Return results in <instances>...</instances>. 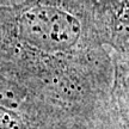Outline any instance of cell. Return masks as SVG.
I'll list each match as a JSON object with an SVG mask.
<instances>
[{
    "label": "cell",
    "mask_w": 129,
    "mask_h": 129,
    "mask_svg": "<svg viewBox=\"0 0 129 129\" xmlns=\"http://www.w3.org/2000/svg\"><path fill=\"white\" fill-rule=\"evenodd\" d=\"M11 41L41 66L51 90L61 98L80 94L86 72L109 74L97 0H25L1 9Z\"/></svg>",
    "instance_id": "cell-1"
},
{
    "label": "cell",
    "mask_w": 129,
    "mask_h": 129,
    "mask_svg": "<svg viewBox=\"0 0 129 129\" xmlns=\"http://www.w3.org/2000/svg\"><path fill=\"white\" fill-rule=\"evenodd\" d=\"M103 42L129 61V0H97Z\"/></svg>",
    "instance_id": "cell-2"
},
{
    "label": "cell",
    "mask_w": 129,
    "mask_h": 129,
    "mask_svg": "<svg viewBox=\"0 0 129 129\" xmlns=\"http://www.w3.org/2000/svg\"><path fill=\"white\" fill-rule=\"evenodd\" d=\"M112 80L109 91L110 129H129V61L114 57Z\"/></svg>",
    "instance_id": "cell-3"
},
{
    "label": "cell",
    "mask_w": 129,
    "mask_h": 129,
    "mask_svg": "<svg viewBox=\"0 0 129 129\" xmlns=\"http://www.w3.org/2000/svg\"><path fill=\"white\" fill-rule=\"evenodd\" d=\"M24 97L25 96L19 86L6 78V75L0 74V105L14 110L19 108Z\"/></svg>",
    "instance_id": "cell-4"
},
{
    "label": "cell",
    "mask_w": 129,
    "mask_h": 129,
    "mask_svg": "<svg viewBox=\"0 0 129 129\" xmlns=\"http://www.w3.org/2000/svg\"><path fill=\"white\" fill-rule=\"evenodd\" d=\"M0 129H25V125L14 110L0 105Z\"/></svg>",
    "instance_id": "cell-5"
}]
</instances>
